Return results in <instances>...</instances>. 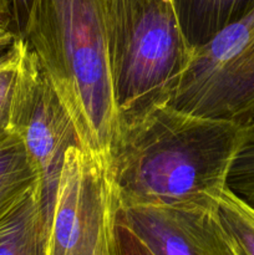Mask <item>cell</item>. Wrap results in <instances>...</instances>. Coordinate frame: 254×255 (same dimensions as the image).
Listing matches in <instances>:
<instances>
[{
  "label": "cell",
  "instance_id": "1",
  "mask_svg": "<svg viewBox=\"0 0 254 255\" xmlns=\"http://www.w3.org/2000/svg\"><path fill=\"white\" fill-rule=\"evenodd\" d=\"M252 128L169 105L120 127L106 157L119 208H218Z\"/></svg>",
  "mask_w": 254,
  "mask_h": 255
},
{
  "label": "cell",
  "instance_id": "2",
  "mask_svg": "<svg viewBox=\"0 0 254 255\" xmlns=\"http://www.w3.org/2000/svg\"><path fill=\"white\" fill-rule=\"evenodd\" d=\"M22 41L54 85L84 148L107 157L117 119L106 0H35Z\"/></svg>",
  "mask_w": 254,
  "mask_h": 255
},
{
  "label": "cell",
  "instance_id": "3",
  "mask_svg": "<svg viewBox=\"0 0 254 255\" xmlns=\"http://www.w3.org/2000/svg\"><path fill=\"white\" fill-rule=\"evenodd\" d=\"M117 126L168 105L193 57L173 0H106Z\"/></svg>",
  "mask_w": 254,
  "mask_h": 255
},
{
  "label": "cell",
  "instance_id": "4",
  "mask_svg": "<svg viewBox=\"0 0 254 255\" xmlns=\"http://www.w3.org/2000/svg\"><path fill=\"white\" fill-rule=\"evenodd\" d=\"M168 105L197 116L254 121V9L194 49Z\"/></svg>",
  "mask_w": 254,
  "mask_h": 255
},
{
  "label": "cell",
  "instance_id": "5",
  "mask_svg": "<svg viewBox=\"0 0 254 255\" xmlns=\"http://www.w3.org/2000/svg\"><path fill=\"white\" fill-rule=\"evenodd\" d=\"M9 132L19 137L31 161L36 196L49 226L67 151L84 144L36 55L22 40Z\"/></svg>",
  "mask_w": 254,
  "mask_h": 255
},
{
  "label": "cell",
  "instance_id": "6",
  "mask_svg": "<svg viewBox=\"0 0 254 255\" xmlns=\"http://www.w3.org/2000/svg\"><path fill=\"white\" fill-rule=\"evenodd\" d=\"M119 204L105 156L67 151L47 233V255H96L115 232Z\"/></svg>",
  "mask_w": 254,
  "mask_h": 255
},
{
  "label": "cell",
  "instance_id": "7",
  "mask_svg": "<svg viewBox=\"0 0 254 255\" xmlns=\"http://www.w3.org/2000/svg\"><path fill=\"white\" fill-rule=\"evenodd\" d=\"M116 217L154 255H239L218 208L127 207Z\"/></svg>",
  "mask_w": 254,
  "mask_h": 255
},
{
  "label": "cell",
  "instance_id": "8",
  "mask_svg": "<svg viewBox=\"0 0 254 255\" xmlns=\"http://www.w3.org/2000/svg\"><path fill=\"white\" fill-rule=\"evenodd\" d=\"M47 233L34 188L0 216V255H47Z\"/></svg>",
  "mask_w": 254,
  "mask_h": 255
},
{
  "label": "cell",
  "instance_id": "9",
  "mask_svg": "<svg viewBox=\"0 0 254 255\" xmlns=\"http://www.w3.org/2000/svg\"><path fill=\"white\" fill-rule=\"evenodd\" d=\"M179 25L192 49L211 41L217 34L254 9V0H173Z\"/></svg>",
  "mask_w": 254,
  "mask_h": 255
},
{
  "label": "cell",
  "instance_id": "10",
  "mask_svg": "<svg viewBox=\"0 0 254 255\" xmlns=\"http://www.w3.org/2000/svg\"><path fill=\"white\" fill-rule=\"evenodd\" d=\"M37 178L19 137L9 133L0 139V216L31 189Z\"/></svg>",
  "mask_w": 254,
  "mask_h": 255
},
{
  "label": "cell",
  "instance_id": "11",
  "mask_svg": "<svg viewBox=\"0 0 254 255\" xmlns=\"http://www.w3.org/2000/svg\"><path fill=\"white\" fill-rule=\"evenodd\" d=\"M218 214L234 241L239 255H254V208L224 189L218 201Z\"/></svg>",
  "mask_w": 254,
  "mask_h": 255
},
{
  "label": "cell",
  "instance_id": "12",
  "mask_svg": "<svg viewBox=\"0 0 254 255\" xmlns=\"http://www.w3.org/2000/svg\"><path fill=\"white\" fill-rule=\"evenodd\" d=\"M251 137L238 152L229 169L227 188L254 208V121Z\"/></svg>",
  "mask_w": 254,
  "mask_h": 255
},
{
  "label": "cell",
  "instance_id": "13",
  "mask_svg": "<svg viewBox=\"0 0 254 255\" xmlns=\"http://www.w3.org/2000/svg\"><path fill=\"white\" fill-rule=\"evenodd\" d=\"M20 51L21 40L15 39L2 55H0V139L10 133V112L20 61Z\"/></svg>",
  "mask_w": 254,
  "mask_h": 255
},
{
  "label": "cell",
  "instance_id": "14",
  "mask_svg": "<svg viewBox=\"0 0 254 255\" xmlns=\"http://www.w3.org/2000/svg\"><path fill=\"white\" fill-rule=\"evenodd\" d=\"M117 254L119 255H154L151 249L131 231L117 219L115 227Z\"/></svg>",
  "mask_w": 254,
  "mask_h": 255
},
{
  "label": "cell",
  "instance_id": "15",
  "mask_svg": "<svg viewBox=\"0 0 254 255\" xmlns=\"http://www.w3.org/2000/svg\"><path fill=\"white\" fill-rule=\"evenodd\" d=\"M34 4L35 0H7L10 12V31L15 39H24Z\"/></svg>",
  "mask_w": 254,
  "mask_h": 255
},
{
  "label": "cell",
  "instance_id": "16",
  "mask_svg": "<svg viewBox=\"0 0 254 255\" xmlns=\"http://www.w3.org/2000/svg\"><path fill=\"white\" fill-rule=\"evenodd\" d=\"M96 255H119L117 254L116 234H115V232L111 234V236H109L106 239H105V242L101 244L99 251H97Z\"/></svg>",
  "mask_w": 254,
  "mask_h": 255
},
{
  "label": "cell",
  "instance_id": "17",
  "mask_svg": "<svg viewBox=\"0 0 254 255\" xmlns=\"http://www.w3.org/2000/svg\"><path fill=\"white\" fill-rule=\"evenodd\" d=\"M0 26L10 31V12L7 0H0Z\"/></svg>",
  "mask_w": 254,
  "mask_h": 255
},
{
  "label": "cell",
  "instance_id": "18",
  "mask_svg": "<svg viewBox=\"0 0 254 255\" xmlns=\"http://www.w3.org/2000/svg\"><path fill=\"white\" fill-rule=\"evenodd\" d=\"M14 40V35H12L9 30L0 26V51H2L4 49H7V47L12 44Z\"/></svg>",
  "mask_w": 254,
  "mask_h": 255
}]
</instances>
